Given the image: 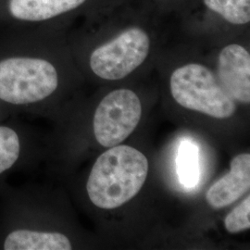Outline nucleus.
I'll use <instances>...</instances> for the list:
<instances>
[{
	"label": "nucleus",
	"mask_w": 250,
	"mask_h": 250,
	"mask_svg": "<svg viewBox=\"0 0 250 250\" xmlns=\"http://www.w3.org/2000/svg\"><path fill=\"white\" fill-rule=\"evenodd\" d=\"M224 226L230 233L247 231L250 228V197H247L226 216Z\"/></svg>",
	"instance_id": "12"
},
{
	"label": "nucleus",
	"mask_w": 250,
	"mask_h": 250,
	"mask_svg": "<svg viewBox=\"0 0 250 250\" xmlns=\"http://www.w3.org/2000/svg\"><path fill=\"white\" fill-rule=\"evenodd\" d=\"M250 155L243 153L231 161L230 171L208 189L206 200L214 209L231 205L250 191Z\"/></svg>",
	"instance_id": "7"
},
{
	"label": "nucleus",
	"mask_w": 250,
	"mask_h": 250,
	"mask_svg": "<svg viewBox=\"0 0 250 250\" xmlns=\"http://www.w3.org/2000/svg\"><path fill=\"white\" fill-rule=\"evenodd\" d=\"M149 170L142 152L126 145L109 147L95 162L86 189L99 208L114 209L134 198L143 188Z\"/></svg>",
	"instance_id": "1"
},
{
	"label": "nucleus",
	"mask_w": 250,
	"mask_h": 250,
	"mask_svg": "<svg viewBox=\"0 0 250 250\" xmlns=\"http://www.w3.org/2000/svg\"><path fill=\"white\" fill-rule=\"evenodd\" d=\"M218 73L221 85L232 99L250 102V55L242 45L225 46L219 56Z\"/></svg>",
	"instance_id": "6"
},
{
	"label": "nucleus",
	"mask_w": 250,
	"mask_h": 250,
	"mask_svg": "<svg viewBox=\"0 0 250 250\" xmlns=\"http://www.w3.org/2000/svg\"><path fill=\"white\" fill-rule=\"evenodd\" d=\"M20 140L18 135L9 127H0V173L9 168L18 160Z\"/></svg>",
	"instance_id": "11"
},
{
	"label": "nucleus",
	"mask_w": 250,
	"mask_h": 250,
	"mask_svg": "<svg viewBox=\"0 0 250 250\" xmlns=\"http://www.w3.org/2000/svg\"><path fill=\"white\" fill-rule=\"evenodd\" d=\"M177 170L181 183L187 188L197 186L199 178L198 147L190 141H183L179 147Z\"/></svg>",
	"instance_id": "9"
},
{
	"label": "nucleus",
	"mask_w": 250,
	"mask_h": 250,
	"mask_svg": "<svg viewBox=\"0 0 250 250\" xmlns=\"http://www.w3.org/2000/svg\"><path fill=\"white\" fill-rule=\"evenodd\" d=\"M6 250H71L69 238L60 232L17 230L10 232L4 243Z\"/></svg>",
	"instance_id": "8"
},
{
	"label": "nucleus",
	"mask_w": 250,
	"mask_h": 250,
	"mask_svg": "<svg viewBox=\"0 0 250 250\" xmlns=\"http://www.w3.org/2000/svg\"><path fill=\"white\" fill-rule=\"evenodd\" d=\"M204 3L232 24L250 22V0H204Z\"/></svg>",
	"instance_id": "10"
},
{
	"label": "nucleus",
	"mask_w": 250,
	"mask_h": 250,
	"mask_svg": "<svg viewBox=\"0 0 250 250\" xmlns=\"http://www.w3.org/2000/svg\"><path fill=\"white\" fill-rule=\"evenodd\" d=\"M170 93L180 106L215 119H228L236 108L213 73L201 64H188L172 72Z\"/></svg>",
	"instance_id": "3"
},
{
	"label": "nucleus",
	"mask_w": 250,
	"mask_h": 250,
	"mask_svg": "<svg viewBox=\"0 0 250 250\" xmlns=\"http://www.w3.org/2000/svg\"><path fill=\"white\" fill-rule=\"evenodd\" d=\"M142 117V104L134 91L117 89L100 101L93 126L97 141L104 147L118 146L133 134Z\"/></svg>",
	"instance_id": "5"
},
{
	"label": "nucleus",
	"mask_w": 250,
	"mask_h": 250,
	"mask_svg": "<svg viewBox=\"0 0 250 250\" xmlns=\"http://www.w3.org/2000/svg\"><path fill=\"white\" fill-rule=\"evenodd\" d=\"M149 47V37L142 29L125 30L91 54V70L105 80L123 79L145 62Z\"/></svg>",
	"instance_id": "4"
},
{
	"label": "nucleus",
	"mask_w": 250,
	"mask_h": 250,
	"mask_svg": "<svg viewBox=\"0 0 250 250\" xmlns=\"http://www.w3.org/2000/svg\"><path fill=\"white\" fill-rule=\"evenodd\" d=\"M59 74L44 59L14 56L0 61V99L15 105L32 104L51 96Z\"/></svg>",
	"instance_id": "2"
}]
</instances>
